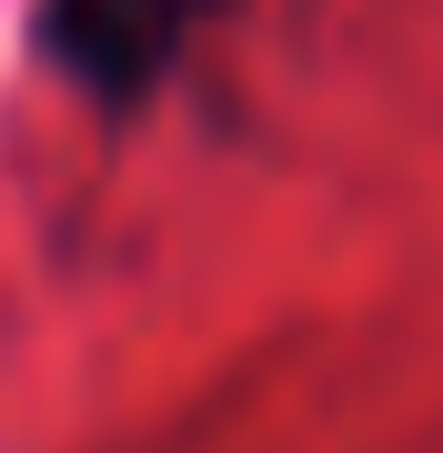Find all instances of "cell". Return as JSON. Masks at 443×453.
<instances>
[{
    "label": "cell",
    "instance_id": "1",
    "mask_svg": "<svg viewBox=\"0 0 443 453\" xmlns=\"http://www.w3.org/2000/svg\"><path fill=\"white\" fill-rule=\"evenodd\" d=\"M202 11H212V0H41L31 41H41V61L61 71L71 91L132 101V91L162 81V61L202 31Z\"/></svg>",
    "mask_w": 443,
    "mask_h": 453
}]
</instances>
